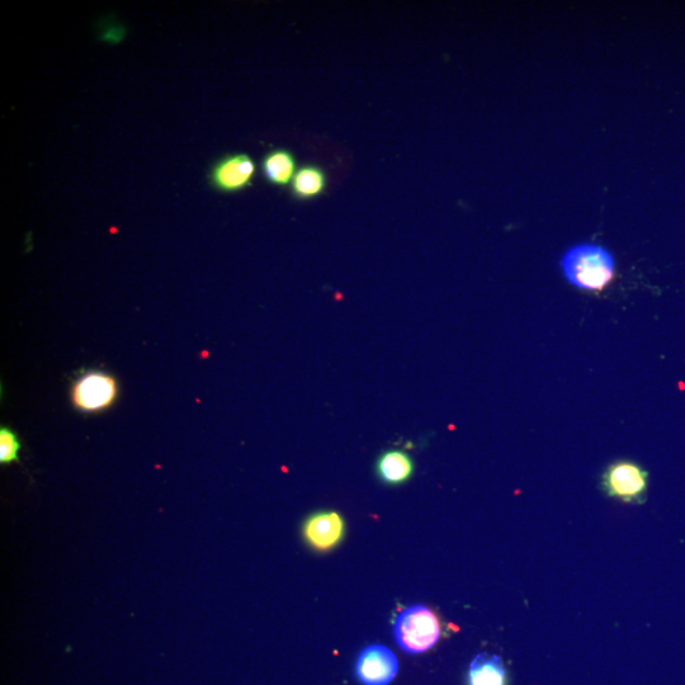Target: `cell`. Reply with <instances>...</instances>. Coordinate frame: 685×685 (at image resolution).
I'll use <instances>...</instances> for the list:
<instances>
[{
  "mask_svg": "<svg viewBox=\"0 0 685 685\" xmlns=\"http://www.w3.org/2000/svg\"><path fill=\"white\" fill-rule=\"evenodd\" d=\"M328 178L324 170L315 165H306L297 170L291 184L292 196L297 200L306 201L323 195L327 188Z\"/></svg>",
  "mask_w": 685,
  "mask_h": 685,
  "instance_id": "10",
  "label": "cell"
},
{
  "mask_svg": "<svg viewBox=\"0 0 685 685\" xmlns=\"http://www.w3.org/2000/svg\"><path fill=\"white\" fill-rule=\"evenodd\" d=\"M566 280L580 290L603 291L613 281L616 262L607 249L595 244H579L561 258Z\"/></svg>",
  "mask_w": 685,
  "mask_h": 685,
  "instance_id": "1",
  "label": "cell"
},
{
  "mask_svg": "<svg viewBox=\"0 0 685 685\" xmlns=\"http://www.w3.org/2000/svg\"><path fill=\"white\" fill-rule=\"evenodd\" d=\"M469 685H507V670L498 655L479 654L470 664Z\"/></svg>",
  "mask_w": 685,
  "mask_h": 685,
  "instance_id": "8",
  "label": "cell"
},
{
  "mask_svg": "<svg viewBox=\"0 0 685 685\" xmlns=\"http://www.w3.org/2000/svg\"><path fill=\"white\" fill-rule=\"evenodd\" d=\"M20 450L21 443L17 434L8 428L0 429V462L4 465L18 461Z\"/></svg>",
  "mask_w": 685,
  "mask_h": 685,
  "instance_id": "12",
  "label": "cell"
},
{
  "mask_svg": "<svg viewBox=\"0 0 685 685\" xmlns=\"http://www.w3.org/2000/svg\"><path fill=\"white\" fill-rule=\"evenodd\" d=\"M414 471L411 458L401 451L384 453L377 462V472L386 484L399 485L409 480Z\"/></svg>",
  "mask_w": 685,
  "mask_h": 685,
  "instance_id": "11",
  "label": "cell"
},
{
  "mask_svg": "<svg viewBox=\"0 0 685 685\" xmlns=\"http://www.w3.org/2000/svg\"><path fill=\"white\" fill-rule=\"evenodd\" d=\"M257 172L252 157L247 154H231L212 167L210 182L217 191L235 193L245 190L253 182Z\"/></svg>",
  "mask_w": 685,
  "mask_h": 685,
  "instance_id": "5",
  "label": "cell"
},
{
  "mask_svg": "<svg viewBox=\"0 0 685 685\" xmlns=\"http://www.w3.org/2000/svg\"><path fill=\"white\" fill-rule=\"evenodd\" d=\"M602 488L611 498L641 504L646 500L649 474L635 462L617 461L604 472Z\"/></svg>",
  "mask_w": 685,
  "mask_h": 685,
  "instance_id": "3",
  "label": "cell"
},
{
  "mask_svg": "<svg viewBox=\"0 0 685 685\" xmlns=\"http://www.w3.org/2000/svg\"><path fill=\"white\" fill-rule=\"evenodd\" d=\"M394 633L400 649L409 654H422L437 644L441 623L428 607L414 606L396 618Z\"/></svg>",
  "mask_w": 685,
  "mask_h": 685,
  "instance_id": "2",
  "label": "cell"
},
{
  "mask_svg": "<svg viewBox=\"0 0 685 685\" xmlns=\"http://www.w3.org/2000/svg\"><path fill=\"white\" fill-rule=\"evenodd\" d=\"M117 398V382L102 371L84 373L74 382L72 400L75 408L84 413L106 410Z\"/></svg>",
  "mask_w": 685,
  "mask_h": 685,
  "instance_id": "4",
  "label": "cell"
},
{
  "mask_svg": "<svg viewBox=\"0 0 685 685\" xmlns=\"http://www.w3.org/2000/svg\"><path fill=\"white\" fill-rule=\"evenodd\" d=\"M294 154L286 149L272 150L264 157L262 172L267 182L274 186H287L292 183L297 173Z\"/></svg>",
  "mask_w": 685,
  "mask_h": 685,
  "instance_id": "9",
  "label": "cell"
},
{
  "mask_svg": "<svg viewBox=\"0 0 685 685\" xmlns=\"http://www.w3.org/2000/svg\"><path fill=\"white\" fill-rule=\"evenodd\" d=\"M398 672L399 661L386 646H368L358 656L356 674L363 685H389Z\"/></svg>",
  "mask_w": 685,
  "mask_h": 685,
  "instance_id": "6",
  "label": "cell"
},
{
  "mask_svg": "<svg viewBox=\"0 0 685 685\" xmlns=\"http://www.w3.org/2000/svg\"><path fill=\"white\" fill-rule=\"evenodd\" d=\"M302 533L306 542L315 550L329 551L342 541L344 521L335 512L316 513L306 519Z\"/></svg>",
  "mask_w": 685,
  "mask_h": 685,
  "instance_id": "7",
  "label": "cell"
}]
</instances>
